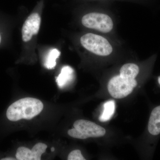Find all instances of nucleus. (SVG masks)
<instances>
[{
	"label": "nucleus",
	"instance_id": "nucleus-13",
	"mask_svg": "<svg viewBox=\"0 0 160 160\" xmlns=\"http://www.w3.org/2000/svg\"><path fill=\"white\" fill-rule=\"evenodd\" d=\"M47 148V145L44 143L36 144L31 150L33 155V160H41L42 155L46 151Z\"/></svg>",
	"mask_w": 160,
	"mask_h": 160
},
{
	"label": "nucleus",
	"instance_id": "nucleus-14",
	"mask_svg": "<svg viewBox=\"0 0 160 160\" xmlns=\"http://www.w3.org/2000/svg\"><path fill=\"white\" fill-rule=\"evenodd\" d=\"M68 134L71 137L81 139H85L89 138L86 135L82 133L79 130L75 128L74 129H69L68 132Z\"/></svg>",
	"mask_w": 160,
	"mask_h": 160
},
{
	"label": "nucleus",
	"instance_id": "nucleus-6",
	"mask_svg": "<svg viewBox=\"0 0 160 160\" xmlns=\"http://www.w3.org/2000/svg\"><path fill=\"white\" fill-rule=\"evenodd\" d=\"M41 22V17L37 12L32 13L27 18L22 28V39L24 42H29L33 35L38 34Z\"/></svg>",
	"mask_w": 160,
	"mask_h": 160
},
{
	"label": "nucleus",
	"instance_id": "nucleus-17",
	"mask_svg": "<svg viewBox=\"0 0 160 160\" xmlns=\"http://www.w3.org/2000/svg\"><path fill=\"white\" fill-rule=\"evenodd\" d=\"M158 83H159L160 85V76L158 78Z\"/></svg>",
	"mask_w": 160,
	"mask_h": 160
},
{
	"label": "nucleus",
	"instance_id": "nucleus-7",
	"mask_svg": "<svg viewBox=\"0 0 160 160\" xmlns=\"http://www.w3.org/2000/svg\"><path fill=\"white\" fill-rule=\"evenodd\" d=\"M148 131L153 135L160 133V106L156 107L152 111L148 126Z\"/></svg>",
	"mask_w": 160,
	"mask_h": 160
},
{
	"label": "nucleus",
	"instance_id": "nucleus-16",
	"mask_svg": "<svg viewBox=\"0 0 160 160\" xmlns=\"http://www.w3.org/2000/svg\"><path fill=\"white\" fill-rule=\"evenodd\" d=\"M2 160H15V159L13 158H5L2 159Z\"/></svg>",
	"mask_w": 160,
	"mask_h": 160
},
{
	"label": "nucleus",
	"instance_id": "nucleus-11",
	"mask_svg": "<svg viewBox=\"0 0 160 160\" xmlns=\"http://www.w3.org/2000/svg\"><path fill=\"white\" fill-rule=\"evenodd\" d=\"M61 52L57 49H51L49 52L45 62V66L47 69H53L56 65V60L59 57Z\"/></svg>",
	"mask_w": 160,
	"mask_h": 160
},
{
	"label": "nucleus",
	"instance_id": "nucleus-4",
	"mask_svg": "<svg viewBox=\"0 0 160 160\" xmlns=\"http://www.w3.org/2000/svg\"><path fill=\"white\" fill-rule=\"evenodd\" d=\"M82 24L89 29L107 33L110 32L113 27L112 19L108 15L100 12H90L82 18Z\"/></svg>",
	"mask_w": 160,
	"mask_h": 160
},
{
	"label": "nucleus",
	"instance_id": "nucleus-9",
	"mask_svg": "<svg viewBox=\"0 0 160 160\" xmlns=\"http://www.w3.org/2000/svg\"><path fill=\"white\" fill-rule=\"evenodd\" d=\"M139 72V68L133 63H127L122 66L120 70V75L122 76L135 79Z\"/></svg>",
	"mask_w": 160,
	"mask_h": 160
},
{
	"label": "nucleus",
	"instance_id": "nucleus-19",
	"mask_svg": "<svg viewBox=\"0 0 160 160\" xmlns=\"http://www.w3.org/2000/svg\"><path fill=\"white\" fill-rule=\"evenodd\" d=\"M1 35H0V43H1Z\"/></svg>",
	"mask_w": 160,
	"mask_h": 160
},
{
	"label": "nucleus",
	"instance_id": "nucleus-3",
	"mask_svg": "<svg viewBox=\"0 0 160 160\" xmlns=\"http://www.w3.org/2000/svg\"><path fill=\"white\" fill-rule=\"evenodd\" d=\"M137 84L135 79L129 78L119 75L109 80L108 91L115 98H123L130 94Z\"/></svg>",
	"mask_w": 160,
	"mask_h": 160
},
{
	"label": "nucleus",
	"instance_id": "nucleus-15",
	"mask_svg": "<svg viewBox=\"0 0 160 160\" xmlns=\"http://www.w3.org/2000/svg\"><path fill=\"white\" fill-rule=\"evenodd\" d=\"M68 160H85L80 150H73L70 152L68 157Z\"/></svg>",
	"mask_w": 160,
	"mask_h": 160
},
{
	"label": "nucleus",
	"instance_id": "nucleus-10",
	"mask_svg": "<svg viewBox=\"0 0 160 160\" xmlns=\"http://www.w3.org/2000/svg\"><path fill=\"white\" fill-rule=\"evenodd\" d=\"M104 110L102 113L99 118L101 122H105L109 121L114 114L115 109V103L114 101H108L104 104Z\"/></svg>",
	"mask_w": 160,
	"mask_h": 160
},
{
	"label": "nucleus",
	"instance_id": "nucleus-2",
	"mask_svg": "<svg viewBox=\"0 0 160 160\" xmlns=\"http://www.w3.org/2000/svg\"><path fill=\"white\" fill-rule=\"evenodd\" d=\"M80 42L85 49L100 56H109L113 51L109 41L99 35L86 33L81 38Z\"/></svg>",
	"mask_w": 160,
	"mask_h": 160
},
{
	"label": "nucleus",
	"instance_id": "nucleus-1",
	"mask_svg": "<svg viewBox=\"0 0 160 160\" xmlns=\"http://www.w3.org/2000/svg\"><path fill=\"white\" fill-rule=\"evenodd\" d=\"M43 109V104L40 100L34 98H24L9 106L6 116L12 122H17L22 119L30 120L40 114Z\"/></svg>",
	"mask_w": 160,
	"mask_h": 160
},
{
	"label": "nucleus",
	"instance_id": "nucleus-12",
	"mask_svg": "<svg viewBox=\"0 0 160 160\" xmlns=\"http://www.w3.org/2000/svg\"><path fill=\"white\" fill-rule=\"evenodd\" d=\"M17 159L18 160H33L32 152L25 147H19L16 154Z\"/></svg>",
	"mask_w": 160,
	"mask_h": 160
},
{
	"label": "nucleus",
	"instance_id": "nucleus-18",
	"mask_svg": "<svg viewBox=\"0 0 160 160\" xmlns=\"http://www.w3.org/2000/svg\"><path fill=\"white\" fill-rule=\"evenodd\" d=\"M55 150V149L54 147H52V148H51V151L52 152H53Z\"/></svg>",
	"mask_w": 160,
	"mask_h": 160
},
{
	"label": "nucleus",
	"instance_id": "nucleus-5",
	"mask_svg": "<svg viewBox=\"0 0 160 160\" xmlns=\"http://www.w3.org/2000/svg\"><path fill=\"white\" fill-rule=\"evenodd\" d=\"M73 126L89 138L101 137L106 134V131L104 128L87 120H77L74 123Z\"/></svg>",
	"mask_w": 160,
	"mask_h": 160
},
{
	"label": "nucleus",
	"instance_id": "nucleus-8",
	"mask_svg": "<svg viewBox=\"0 0 160 160\" xmlns=\"http://www.w3.org/2000/svg\"><path fill=\"white\" fill-rule=\"evenodd\" d=\"M74 78V70L70 66H64L56 78V82L60 88H64L71 82Z\"/></svg>",
	"mask_w": 160,
	"mask_h": 160
}]
</instances>
